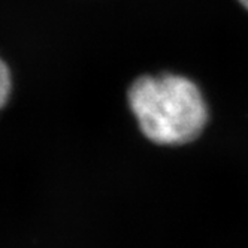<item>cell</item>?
I'll use <instances>...</instances> for the list:
<instances>
[{
    "instance_id": "6da1fadb",
    "label": "cell",
    "mask_w": 248,
    "mask_h": 248,
    "mask_svg": "<svg viewBox=\"0 0 248 248\" xmlns=\"http://www.w3.org/2000/svg\"><path fill=\"white\" fill-rule=\"evenodd\" d=\"M127 99L142 133L160 145L191 142L208 121L199 87L181 75L140 77L129 88Z\"/></svg>"
},
{
    "instance_id": "3957f363",
    "label": "cell",
    "mask_w": 248,
    "mask_h": 248,
    "mask_svg": "<svg viewBox=\"0 0 248 248\" xmlns=\"http://www.w3.org/2000/svg\"><path fill=\"white\" fill-rule=\"evenodd\" d=\"M238 2H239V3L247 9V11H248V0H238Z\"/></svg>"
},
{
    "instance_id": "7a4b0ae2",
    "label": "cell",
    "mask_w": 248,
    "mask_h": 248,
    "mask_svg": "<svg viewBox=\"0 0 248 248\" xmlns=\"http://www.w3.org/2000/svg\"><path fill=\"white\" fill-rule=\"evenodd\" d=\"M12 90V77L6 63L0 59V108L6 105Z\"/></svg>"
}]
</instances>
